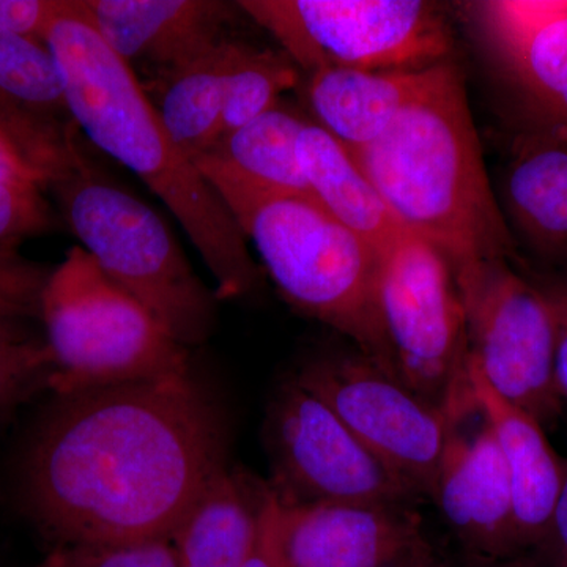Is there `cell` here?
I'll list each match as a JSON object with an SVG mask.
<instances>
[{
	"mask_svg": "<svg viewBox=\"0 0 567 567\" xmlns=\"http://www.w3.org/2000/svg\"><path fill=\"white\" fill-rule=\"evenodd\" d=\"M58 399L21 470L25 516L55 547L171 540L227 466L221 417L192 372Z\"/></svg>",
	"mask_w": 567,
	"mask_h": 567,
	"instance_id": "6da1fadb",
	"label": "cell"
},
{
	"mask_svg": "<svg viewBox=\"0 0 567 567\" xmlns=\"http://www.w3.org/2000/svg\"><path fill=\"white\" fill-rule=\"evenodd\" d=\"M44 44L61 70L71 121L173 212L215 278L216 298L254 292L262 275L244 230L171 140L136 73L99 35L80 0H63Z\"/></svg>",
	"mask_w": 567,
	"mask_h": 567,
	"instance_id": "7a4b0ae2",
	"label": "cell"
},
{
	"mask_svg": "<svg viewBox=\"0 0 567 567\" xmlns=\"http://www.w3.org/2000/svg\"><path fill=\"white\" fill-rule=\"evenodd\" d=\"M352 155L395 219L442 251L451 268L514 256L456 66L443 62L393 125Z\"/></svg>",
	"mask_w": 567,
	"mask_h": 567,
	"instance_id": "3957f363",
	"label": "cell"
},
{
	"mask_svg": "<svg viewBox=\"0 0 567 567\" xmlns=\"http://www.w3.org/2000/svg\"><path fill=\"white\" fill-rule=\"evenodd\" d=\"M194 164L256 246L282 297L398 379L377 305L380 252L374 246L308 194L252 185L207 158Z\"/></svg>",
	"mask_w": 567,
	"mask_h": 567,
	"instance_id": "277c9868",
	"label": "cell"
},
{
	"mask_svg": "<svg viewBox=\"0 0 567 567\" xmlns=\"http://www.w3.org/2000/svg\"><path fill=\"white\" fill-rule=\"evenodd\" d=\"M51 188L81 248L112 282L144 305L186 349L212 334L215 298L158 213L100 174L84 153Z\"/></svg>",
	"mask_w": 567,
	"mask_h": 567,
	"instance_id": "5b68a950",
	"label": "cell"
},
{
	"mask_svg": "<svg viewBox=\"0 0 567 567\" xmlns=\"http://www.w3.org/2000/svg\"><path fill=\"white\" fill-rule=\"evenodd\" d=\"M40 322L54 354L51 393L189 374L188 350L81 246L51 271Z\"/></svg>",
	"mask_w": 567,
	"mask_h": 567,
	"instance_id": "8992f818",
	"label": "cell"
},
{
	"mask_svg": "<svg viewBox=\"0 0 567 567\" xmlns=\"http://www.w3.org/2000/svg\"><path fill=\"white\" fill-rule=\"evenodd\" d=\"M377 305L399 382L456 424L476 413L464 306L442 251L405 230L380 252Z\"/></svg>",
	"mask_w": 567,
	"mask_h": 567,
	"instance_id": "52a82bcc",
	"label": "cell"
},
{
	"mask_svg": "<svg viewBox=\"0 0 567 567\" xmlns=\"http://www.w3.org/2000/svg\"><path fill=\"white\" fill-rule=\"evenodd\" d=\"M297 69L424 70L445 62L451 33L439 7L421 0H245Z\"/></svg>",
	"mask_w": 567,
	"mask_h": 567,
	"instance_id": "ba28073f",
	"label": "cell"
},
{
	"mask_svg": "<svg viewBox=\"0 0 567 567\" xmlns=\"http://www.w3.org/2000/svg\"><path fill=\"white\" fill-rule=\"evenodd\" d=\"M464 306L468 360L496 393L550 423L561 412L555 358L557 323L544 290L506 259L453 268Z\"/></svg>",
	"mask_w": 567,
	"mask_h": 567,
	"instance_id": "9c48e42d",
	"label": "cell"
},
{
	"mask_svg": "<svg viewBox=\"0 0 567 567\" xmlns=\"http://www.w3.org/2000/svg\"><path fill=\"white\" fill-rule=\"evenodd\" d=\"M270 487L284 505L379 503L415 506L421 496L295 379L279 386L267 417Z\"/></svg>",
	"mask_w": 567,
	"mask_h": 567,
	"instance_id": "30bf717a",
	"label": "cell"
},
{
	"mask_svg": "<svg viewBox=\"0 0 567 567\" xmlns=\"http://www.w3.org/2000/svg\"><path fill=\"white\" fill-rule=\"evenodd\" d=\"M394 475L427 498L458 424L360 352L316 358L293 377Z\"/></svg>",
	"mask_w": 567,
	"mask_h": 567,
	"instance_id": "8fae6325",
	"label": "cell"
},
{
	"mask_svg": "<svg viewBox=\"0 0 567 567\" xmlns=\"http://www.w3.org/2000/svg\"><path fill=\"white\" fill-rule=\"evenodd\" d=\"M275 517L289 567H410L429 547L415 506L276 498Z\"/></svg>",
	"mask_w": 567,
	"mask_h": 567,
	"instance_id": "7c38bea8",
	"label": "cell"
},
{
	"mask_svg": "<svg viewBox=\"0 0 567 567\" xmlns=\"http://www.w3.org/2000/svg\"><path fill=\"white\" fill-rule=\"evenodd\" d=\"M429 499L465 554L522 557L513 484L492 429L465 436L456 431L436 473Z\"/></svg>",
	"mask_w": 567,
	"mask_h": 567,
	"instance_id": "4fadbf2b",
	"label": "cell"
},
{
	"mask_svg": "<svg viewBox=\"0 0 567 567\" xmlns=\"http://www.w3.org/2000/svg\"><path fill=\"white\" fill-rule=\"evenodd\" d=\"M0 128L48 186L69 169L81 151L61 70L50 48L2 29Z\"/></svg>",
	"mask_w": 567,
	"mask_h": 567,
	"instance_id": "5bb4252c",
	"label": "cell"
},
{
	"mask_svg": "<svg viewBox=\"0 0 567 567\" xmlns=\"http://www.w3.org/2000/svg\"><path fill=\"white\" fill-rule=\"evenodd\" d=\"M473 13L528 117L567 128V0H492Z\"/></svg>",
	"mask_w": 567,
	"mask_h": 567,
	"instance_id": "9a60e30c",
	"label": "cell"
},
{
	"mask_svg": "<svg viewBox=\"0 0 567 567\" xmlns=\"http://www.w3.org/2000/svg\"><path fill=\"white\" fill-rule=\"evenodd\" d=\"M118 58L169 73L226 40L229 3L216 0H80Z\"/></svg>",
	"mask_w": 567,
	"mask_h": 567,
	"instance_id": "2e32d148",
	"label": "cell"
},
{
	"mask_svg": "<svg viewBox=\"0 0 567 567\" xmlns=\"http://www.w3.org/2000/svg\"><path fill=\"white\" fill-rule=\"evenodd\" d=\"M468 379L476 413L494 432L505 458L513 484L518 546L525 555L546 539L565 477V458L548 443L543 424L496 393L470 360Z\"/></svg>",
	"mask_w": 567,
	"mask_h": 567,
	"instance_id": "e0dca14e",
	"label": "cell"
},
{
	"mask_svg": "<svg viewBox=\"0 0 567 567\" xmlns=\"http://www.w3.org/2000/svg\"><path fill=\"white\" fill-rule=\"evenodd\" d=\"M440 65L406 71H316L306 85L311 121L350 152L360 151L379 140L434 82Z\"/></svg>",
	"mask_w": 567,
	"mask_h": 567,
	"instance_id": "ac0fdd59",
	"label": "cell"
},
{
	"mask_svg": "<svg viewBox=\"0 0 567 567\" xmlns=\"http://www.w3.org/2000/svg\"><path fill=\"white\" fill-rule=\"evenodd\" d=\"M511 221L547 252L567 249V128L528 117L511 147L503 178Z\"/></svg>",
	"mask_w": 567,
	"mask_h": 567,
	"instance_id": "d6986e66",
	"label": "cell"
},
{
	"mask_svg": "<svg viewBox=\"0 0 567 567\" xmlns=\"http://www.w3.org/2000/svg\"><path fill=\"white\" fill-rule=\"evenodd\" d=\"M268 491V484L226 466L204 488L171 537L175 565L244 566L256 540Z\"/></svg>",
	"mask_w": 567,
	"mask_h": 567,
	"instance_id": "ffe728a7",
	"label": "cell"
},
{
	"mask_svg": "<svg viewBox=\"0 0 567 567\" xmlns=\"http://www.w3.org/2000/svg\"><path fill=\"white\" fill-rule=\"evenodd\" d=\"M298 158L317 203L377 251L405 233L352 152L311 118L298 140Z\"/></svg>",
	"mask_w": 567,
	"mask_h": 567,
	"instance_id": "44dd1931",
	"label": "cell"
},
{
	"mask_svg": "<svg viewBox=\"0 0 567 567\" xmlns=\"http://www.w3.org/2000/svg\"><path fill=\"white\" fill-rule=\"evenodd\" d=\"M308 122L301 112L276 104L223 136L200 158L252 185L311 196L298 158V140Z\"/></svg>",
	"mask_w": 567,
	"mask_h": 567,
	"instance_id": "7402d4cb",
	"label": "cell"
},
{
	"mask_svg": "<svg viewBox=\"0 0 567 567\" xmlns=\"http://www.w3.org/2000/svg\"><path fill=\"white\" fill-rule=\"evenodd\" d=\"M229 47L226 39L162 76L156 111L171 140L192 162L207 155L223 134Z\"/></svg>",
	"mask_w": 567,
	"mask_h": 567,
	"instance_id": "603a6c76",
	"label": "cell"
},
{
	"mask_svg": "<svg viewBox=\"0 0 567 567\" xmlns=\"http://www.w3.org/2000/svg\"><path fill=\"white\" fill-rule=\"evenodd\" d=\"M298 81L297 65L284 52L230 40L221 137L281 103Z\"/></svg>",
	"mask_w": 567,
	"mask_h": 567,
	"instance_id": "cb8c5ba5",
	"label": "cell"
},
{
	"mask_svg": "<svg viewBox=\"0 0 567 567\" xmlns=\"http://www.w3.org/2000/svg\"><path fill=\"white\" fill-rule=\"evenodd\" d=\"M33 320L0 317V421L43 391H51L54 354Z\"/></svg>",
	"mask_w": 567,
	"mask_h": 567,
	"instance_id": "d4e9b609",
	"label": "cell"
},
{
	"mask_svg": "<svg viewBox=\"0 0 567 567\" xmlns=\"http://www.w3.org/2000/svg\"><path fill=\"white\" fill-rule=\"evenodd\" d=\"M39 183L0 178V248L17 249L25 238L50 233L54 215Z\"/></svg>",
	"mask_w": 567,
	"mask_h": 567,
	"instance_id": "484cf974",
	"label": "cell"
},
{
	"mask_svg": "<svg viewBox=\"0 0 567 567\" xmlns=\"http://www.w3.org/2000/svg\"><path fill=\"white\" fill-rule=\"evenodd\" d=\"M50 275L18 249L0 248V317L40 320L41 295Z\"/></svg>",
	"mask_w": 567,
	"mask_h": 567,
	"instance_id": "4316f807",
	"label": "cell"
},
{
	"mask_svg": "<svg viewBox=\"0 0 567 567\" xmlns=\"http://www.w3.org/2000/svg\"><path fill=\"white\" fill-rule=\"evenodd\" d=\"M48 561L52 567H177L171 540L114 547H55Z\"/></svg>",
	"mask_w": 567,
	"mask_h": 567,
	"instance_id": "83f0119b",
	"label": "cell"
},
{
	"mask_svg": "<svg viewBox=\"0 0 567 567\" xmlns=\"http://www.w3.org/2000/svg\"><path fill=\"white\" fill-rule=\"evenodd\" d=\"M63 0H0V29L44 43Z\"/></svg>",
	"mask_w": 567,
	"mask_h": 567,
	"instance_id": "f1b7e54d",
	"label": "cell"
},
{
	"mask_svg": "<svg viewBox=\"0 0 567 567\" xmlns=\"http://www.w3.org/2000/svg\"><path fill=\"white\" fill-rule=\"evenodd\" d=\"M270 487V484H268ZM276 495L268 491L262 516H260L259 529L248 558L241 567H289L279 546L278 533H276Z\"/></svg>",
	"mask_w": 567,
	"mask_h": 567,
	"instance_id": "f546056e",
	"label": "cell"
},
{
	"mask_svg": "<svg viewBox=\"0 0 567 567\" xmlns=\"http://www.w3.org/2000/svg\"><path fill=\"white\" fill-rule=\"evenodd\" d=\"M536 551L548 566L567 567V458H565L561 491L551 514L546 539Z\"/></svg>",
	"mask_w": 567,
	"mask_h": 567,
	"instance_id": "4dcf8cb0",
	"label": "cell"
},
{
	"mask_svg": "<svg viewBox=\"0 0 567 567\" xmlns=\"http://www.w3.org/2000/svg\"><path fill=\"white\" fill-rule=\"evenodd\" d=\"M557 323V358H555V374L559 394L567 399V287H550L544 290Z\"/></svg>",
	"mask_w": 567,
	"mask_h": 567,
	"instance_id": "1f68e13d",
	"label": "cell"
},
{
	"mask_svg": "<svg viewBox=\"0 0 567 567\" xmlns=\"http://www.w3.org/2000/svg\"><path fill=\"white\" fill-rule=\"evenodd\" d=\"M456 567H537L532 559L522 555L513 558H487L465 554Z\"/></svg>",
	"mask_w": 567,
	"mask_h": 567,
	"instance_id": "d6a6232c",
	"label": "cell"
},
{
	"mask_svg": "<svg viewBox=\"0 0 567 567\" xmlns=\"http://www.w3.org/2000/svg\"><path fill=\"white\" fill-rule=\"evenodd\" d=\"M0 158L17 159V162H21L28 164V166H31V164L28 163V159H25L24 156H22V153L18 151L17 145L13 144V141H11L9 136H7V133L3 132L2 128H0ZM41 177H43V175H41Z\"/></svg>",
	"mask_w": 567,
	"mask_h": 567,
	"instance_id": "836d02e7",
	"label": "cell"
},
{
	"mask_svg": "<svg viewBox=\"0 0 567 567\" xmlns=\"http://www.w3.org/2000/svg\"><path fill=\"white\" fill-rule=\"evenodd\" d=\"M410 567H447L446 565H443L442 561H440L439 558L435 557L434 550H432L431 546L425 548L423 554L420 555L413 561V565Z\"/></svg>",
	"mask_w": 567,
	"mask_h": 567,
	"instance_id": "e575fe53",
	"label": "cell"
},
{
	"mask_svg": "<svg viewBox=\"0 0 567 567\" xmlns=\"http://www.w3.org/2000/svg\"><path fill=\"white\" fill-rule=\"evenodd\" d=\"M33 567H52L51 563L48 561V558L44 559V561H41L40 565L33 566Z\"/></svg>",
	"mask_w": 567,
	"mask_h": 567,
	"instance_id": "d590c367",
	"label": "cell"
}]
</instances>
